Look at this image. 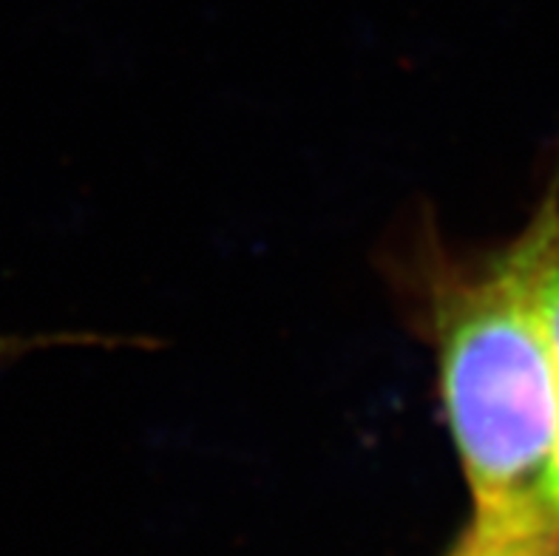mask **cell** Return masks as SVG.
<instances>
[{
  "label": "cell",
  "mask_w": 559,
  "mask_h": 556,
  "mask_svg": "<svg viewBox=\"0 0 559 556\" xmlns=\"http://www.w3.org/2000/svg\"><path fill=\"white\" fill-rule=\"evenodd\" d=\"M397 270L415 327L432 346L472 514L557 520L548 492L559 451V375L528 225L486 253H457L424 230Z\"/></svg>",
  "instance_id": "6da1fadb"
},
{
  "label": "cell",
  "mask_w": 559,
  "mask_h": 556,
  "mask_svg": "<svg viewBox=\"0 0 559 556\" xmlns=\"http://www.w3.org/2000/svg\"><path fill=\"white\" fill-rule=\"evenodd\" d=\"M449 556H559V522L551 517L472 514Z\"/></svg>",
  "instance_id": "7a4b0ae2"
},
{
  "label": "cell",
  "mask_w": 559,
  "mask_h": 556,
  "mask_svg": "<svg viewBox=\"0 0 559 556\" xmlns=\"http://www.w3.org/2000/svg\"><path fill=\"white\" fill-rule=\"evenodd\" d=\"M528 230L534 239V261H537V298L548 341H551L554 364L559 375V193L551 190L534 216L528 218ZM551 514L559 520V451L551 474Z\"/></svg>",
  "instance_id": "3957f363"
},
{
  "label": "cell",
  "mask_w": 559,
  "mask_h": 556,
  "mask_svg": "<svg viewBox=\"0 0 559 556\" xmlns=\"http://www.w3.org/2000/svg\"><path fill=\"white\" fill-rule=\"evenodd\" d=\"M55 344H69V339H60V335H51V339H37V335H0V364L23 358V355L35 353V350Z\"/></svg>",
  "instance_id": "277c9868"
}]
</instances>
